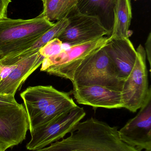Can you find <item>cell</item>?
<instances>
[{
	"mask_svg": "<svg viewBox=\"0 0 151 151\" xmlns=\"http://www.w3.org/2000/svg\"><path fill=\"white\" fill-rule=\"evenodd\" d=\"M137 114L118 130L120 139L139 151L151 150V93Z\"/></svg>",
	"mask_w": 151,
	"mask_h": 151,
	"instance_id": "8",
	"label": "cell"
},
{
	"mask_svg": "<svg viewBox=\"0 0 151 151\" xmlns=\"http://www.w3.org/2000/svg\"><path fill=\"white\" fill-rule=\"evenodd\" d=\"M11 0H0V18L7 17V9Z\"/></svg>",
	"mask_w": 151,
	"mask_h": 151,
	"instance_id": "21",
	"label": "cell"
},
{
	"mask_svg": "<svg viewBox=\"0 0 151 151\" xmlns=\"http://www.w3.org/2000/svg\"><path fill=\"white\" fill-rule=\"evenodd\" d=\"M136 51L137 57L134 66L124 81L121 91L123 108L133 113L141 108L151 93L145 50L140 44Z\"/></svg>",
	"mask_w": 151,
	"mask_h": 151,
	"instance_id": "6",
	"label": "cell"
},
{
	"mask_svg": "<svg viewBox=\"0 0 151 151\" xmlns=\"http://www.w3.org/2000/svg\"><path fill=\"white\" fill-rule=\"evenodd\" d=\"M104 46L76 70L71 81L73 86L100 85L121 91L124 81L118 75Z\"/></svg>",
	"mask_w": 151,
	"mask_h": 151,
	"instance_id": "4",
	"label": "cell"
},
{
	"mask_svg": "<svg viewBox=\"0 0 151 151\" xmlns=\"http://www.w3.org/2000/svg\"><path fill=\"white\" fill-rule=\"evenodd\" d=\"M131 0H117L114 9L113 26L109 39H129L132 17Z\"/></svg>",
	"mask_w": 151,
	"mask_h": 151,
	"instance_id": "16",
	"label": "cell"
},
{
	"mask_svg": "<svg viewBox=\"0 0 151 151\" xmlns=\"http://www.w3.org/2000/svg\"><path fill=\"white\" fill-rule=\"evenodd\" d=\"M151 33L149 34V36H148V38H147V40H146V42H145V53H146V58L148 59V62L149 63V65H150V67L151 68Z\"/></svg>",
	"mask_w": 151,
	"mask_h": 151,
	"instance_id": "22",
	"label": "cell"
},
{
	"mask_svg": "<svg viewBox=\"0 0 151 151\" xmlns=\"http://www.w3.org/2000/svg\"><path fill=\"white\" fill-rule=\"evenodd\" d=\"M83 108L77 106L51 121L30 131L31 139L27 150H37L63 139L86 116Z\"/></svg>",
	"mask_w": 151,
	"mask_h": 151,
	"instance_id": "5",
	"label": "cell"
},
{
	"mask_svg": "<svg viewBox=\"0 0 151 151\" xmlns=\"http://www.w3.org/2000/svg\"><path fill=\"white\" fill-rule=\"evenodd\" d=\"M63 44L58 39L56 38L41 48L40 52L45 58H47L60 52L63 49Z\"/></svg>",
	"mask_w": 151,
	"mask_h": 151,
	"instance_id": "19",
	"label": "cell"
},
{
	"mask_svg": "<svg viewBox=\"0 0 151 151\" xmlns=\"http://www.w3.org/2000/svg\"><path fill=\"white\" fill-rule=\"evenodd\" d=\"M45 58L39 50L16 63L15 67L8 76L0 81V94L15 96L17 91L27 78L41 65Z\"/></svg>",
	"mask_w": 151,
	"mask_h": 151,
	"instance_id": "13",
	"label": "cell"
},
{
	"mask_svg": "<svg viewBox=\"0 0 151 151\" xmlns=\"http://www.w3.org/2000/svg\"><path fill=\"white\" fill-rule=\"evenodd\" d=\"M73 95L77 103L93 108H123L121 91L100 85L73 86Z\"/></svg>",
	"mask_w": 151,
	"mask_h": 151,
	"instance_id": "10",
	"label": "cell"
},
{
	"mask_svg": "<svg viewBox=\"0 0 151 151\" xmlns=\"http://www.w3.org/2000/svg\"><path fill=\"white\" fill-rule=\"evenodd\" d=\"M68 24L58 37L70 46L82 44L98 38L111 36V33L95 17L82 14L75 9L66 17Z\"/></svg>",
	"mask_w": 151,
	"mask_h": 151,
	"instance_id": "7",
	"label": "cell"
},
{
	"mask_svg": "<svg viewBox=\"0 0 151 151\" xmlns=\"http://www.w3.org/2000/svg\"><path fill=\"white\" fill-rule=\"evenodd\" d=\"M54 24L39 15L29 19L0 18V59L25 49Z\"/></svg>",
	"mask_w": 151,
	"mask_h": 151,
	"instance_id": "2",
	"label": "cell"
},
{
	"mask_svg": "<svg viewBox=\"0 0 151 151\" xmlns=\"http://www.w3.org/2000/svg\"><path fill=\"white\" fill-rule=\"evenodd\" d=\"M145 151H151V150H145Z\"/></svg>",
	"mask_w": 151,
	"mask_h": 151,
	"instance_id": "24",
	"label": "cell"
},
{
	"mask_svg": "<svg viewBox=\"0 0 151 151\" xmlns=\"http://www.w3.org/2000/svg\"><path fill=\"white\" fill-rule=\"evenodd\" d=\"M116 1L78 0L76 9L82 14L97 18L111 34Z\"/></svg>",
	"mask_w": 151,
	"mask_h": 151,
	"instance_id": "14",
	"label": "cell"
},
{
	"mask_svg": "<svg viewBox=\"0 0 151 151\" xmlns=\"http://www.w3.org/2000/svg\"><path fill=\"white\" fill-rule=\"evenodd\" d=\"M29 129L28 116L23 104L0 107V142L8 148L22 143Z\"/></svg>",
	"mask_w": 151,
	"mask_h": 151,
	"instance_id": "9",
	"label": "cell"
},
{
	"mask_svg": "<svg viewBox=\"0 0 151 151\" xmlns=\"http://www.w3.org/2000/svg\"><path fill=\"white\" fill-rule=\"evenodd\" d=\"M61 141L33 151H139L122 141L118 127L91 117L80 122Z\"/></svg>",
	"mask_w": 151,
	"mask_h": 151,
	"instance_id": "1",
	"label": "cell"
},
{
	"mask_svg": "<svg viewBox=\"0 0 151 151\" xmlns=\"http://www.w3.org/2000/svg\"><path fill=\"white\" fill-rule=\"evenodd\" d=\"M109 37L103 36L82 44L70 46L58 54L45 58L41 71L71 81L77 69L103 48Z\"/></svg>",
	"mask_w": 151,
	"mask_h": 151,
	"instance_id": "3",
	"label": "cell"
},
{
	"mask_svg": "<svg viewBox=\"0 0 151 151\" xmlns=\"http://www.w3.org/2000/svg\"><path fill=\"white\" fill-rule=\"evenodd\" d=\"M43 9L39 16L49 21L61 20L77 8L78 0H41Z\"/></svg>",
	"mask_w": 151,
	"mask_h": 151,
	"instance_id": "18",
	"label": "cell"
},
{
	"mask_svg": "<svg viewBox=\"0 0 151 151\" xmlns=\"http://www.w3.org/2000/svg\"><path fill=\"white\" fill-rule=\"evenodd\" d=\"M135 1H136V0H135Z\"/></svg>",
	"mask_w": 151,
	"mask_h": 151,
	"instance_id": "25",
	"label": "cell"
},
{
	"mask_svg": "<svg viewBox=\"0 0 151 151\" xmlns=\"http://www.w3.org/2000/svg\"><path fill=\"white\" fill-rule=\"evenodd\" d=\"M8 149L9 148L6 145L0 142V151H5Z\"/></svg>",
	"mask_w": 151,
	"mask_h": 151,
	"instance_id": "23",
	"label": "cell"
},
{
	"mask_svg": "<svg viewBox=\"0 0 151 151\" xmlns=\"http://www.w3.org/2000/svg\"><path fill=\"white\" fill-rule=\"evenodd\" d=\"M68 24V20L66 18L59 20L55 23L52 27L44 33L26 49L20 52L9 55L0 59V65H12L36 53L48 42L54 39L58 38L65 29Z\"/></svg>",
	"mask_w": 151,
	"mask_h": 151,
	"instance_id": "15",
	"label": "cell"
},
{
	"mask_svg": "<svg viewBox=\"0 0 151 151\" xmlns=\"http://www.w3.org/2000/svg\"><path fill=\"white\" fill-rule=\"evenodd\" d=\"M19 104L15 96L10 94H0V107L16 106Z\"/></svg>",
	"mask_w": 151,
	"mask_h": 151,
	"instance_id": "20",
	"label": "cell"
},
{
	"mask_svg": "<svg viewBox=\"0 0 151 151\" xmlns=\"http://www.w3.org/2000/svg\"><path fill=\"white\" fill-rule=\"evenodd\" d=\"M20 96L29 122L52 103L70 96L69 93L59 91L51 85L29 87L20 93Z\"/></svg>",
	"mask_w": 151,
	"mask_h": 151,
	"instance_id": "11",
	"label": "cell"
},
{
	"mask_svg": "<svg viewBox=\"0 0 151 151\" xmlns=\"http://www.w3.org/2000/svg\"><path fill=\"white\" fill-rule=\"evenodd\" d=\"M77 106L70 96L54 102L41 113L29 121V131L51 121Z\"/></svg>",
	"mask_w": 151,
	"mask_h": 151,
	"instance_id": "17",
	"label": "cell"
},
{
	"mask_svg": "<svg viewBox=\"0 0 151 151\" xmlns=\"http://www.w3.org/2000/svg\"><path fill=\"white\" fill-rule=\"evenodd\" d=\"M104 48L122 81L127 78L133 70L137 53L129 39H108Z\"/></svg>",
	"mask_w": 151,
	"mask_h": 151,
	"instance_id": "12",
	"label": "cell"
}]
</instances>
